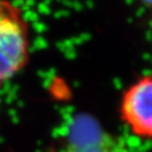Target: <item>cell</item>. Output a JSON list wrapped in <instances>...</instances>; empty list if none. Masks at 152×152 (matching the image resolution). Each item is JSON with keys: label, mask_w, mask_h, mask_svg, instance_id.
I'll return each mask as SVG.
<instances>
[{"label": "cell", "mask_w": 152, "mask_h": 152, "mask_svg": "<svg viewBox=\"0 0 152 152\" xmlns=\"http://www.w3.org/2000/svg\"><path fill=\"white\" fill-rule=\"evenodd\" d=\"M66 152H127L114 137L107 135L90 120H79L73 125Z\"/></svg>", "instance_id": "3"}, {"label": "cell", "mask_w": 152, "mask_h": 152, "mask_svg": "<svg viewBox=\"0 0 152 152\" xmlns=\"http://www.w3.org/2000/svg\"><path fill=\"white\" fill-rule=\"evenodd\" d=\"M31 25L23 8L0 0V89L28 65L32 50Z\"/></svg>", "instance_id": "1"}, {"label": "cell", "mask_w": 152, "mask_h": 152, "mask_svg": "<svg viewBox=\"0 0 152 152\" xmlns=\"http://www.w3.org/2000/svg\"><path fill=\"white\" fill-rule=\"evenodd\" d=\"M121 114L134 134L152 137V75L137 79L124 92Z\"/></svg>", "instance_id": "2"}]
</instances>
